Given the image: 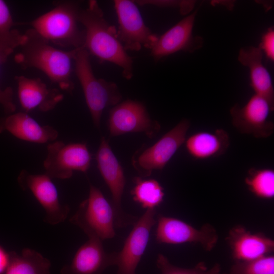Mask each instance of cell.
<instances>
[{
	"label": "cell",
	"instance_id": "6da1fadb",
	"mask_svg": "<svg viewBox=\"0 0 274 274\" xmlns=\"http://www.w3.org/2000/svg\"><path fill=\"white\" fill-rule=\"evenodd\" d=\"M79 22L84 27V47L101 61H108L122 69L123 77L133 76V60L118 37L117 29L105 18L97 2L89 1L88 6L81 9Z\"/></svg>",
	"mask_w": 274,
	"mask_h": 274
},
{
	"label": "cell",
	"instance_id": "7a4b0ae2",
	"mask_svg": "<svg viewBox=\"0 0 274 274\" xmlns=\"http://www.w3.org/2000/svg\"><path fill=\"white\" fill-rule=\"evenodd\" d=\"M24 33L26 40L15 56V61L23 68L41 71L61 89L72 92V62L77 48L65 51L56 48L31 28Z\"/></svg>",
	"mask_w": 274,
	"mask_h": 274
},
{
	"label": "cell",
	"instance_id": "3957f363",
	"mask_svg": "<svg viewBox=\"0 0 274 274\" xmlns=\"http://www.w3.org/2000/svg\"><path fill=\"white\" fill-rule=\"evenodd\" d=\"M81 8L76 1H63L54 3V8L33 20L19 24H28L40 36L62 47L73 49L84 46L85 31L78 26Z\"/></svg>",
	"mask_w": 274,
	"mask_h": 274
},
{
	"label": "cell",
	"instance_id": "277c9868",
	"mask_svg": "<svg viewBox=\"0 0 274 274\" xmlns=\"http://www.w3.org/2000/svg\"><path fill=\"white\" fill-rule=\"evenodd\" d=\"M84 47L77 48L74 61L75 73L82 86L94 125L99 128L104 109L121 102L122 95L117 84L95 77Z\"/></svg>",
	"mask_w": 274,
	"mask_h": 274
},
{
	"label": "cell",
	"instance_id": "5b68a950",
	"mask_svg": "<svg viewBox=\"0 0 274 274\" xmlns=\"http://www.w3.org/2000/svg\"><path fill=\"white\" fill-rule=\"evenodd\" d=\"M70 222L88 238L102 242L116 235L113 209L100 190L90 183L88 196L79 205Z\"/></svg>",
	"mask_w": 274,
	"mask_h": 274
},
{
	"label": "cell",
	"instance_id": "8992f818",
	"mask_svg": "<svg viewBox=\"0 0 274 274\" xmlns=\"http://www.w3.org/2000/svg\"><path fill=\"white\" fill-rule=\"evenodd\" d=\"M190 126V121L183 119L152 146L134 154L132 164L140 177H149L153 171L166 166L184 144Z\"/></svg>",
	"mask_w": 274,
	"mask_h": 274
},
{
	"label": "cell",
	"instance_id": "52a82bcc",
	"mask_svg": "<svg viewBox=\"0 0 274 274\" xmlns=\"http://www.w3.org/2000/svg\"><path fill=\"white\" fill-rule=\"evenodd\" d=\"M96 160L99 173L111 193L115 227L121 228L133 225L138 217L126 212L122 204L126 183L124 171L108 141L104 136L96 152Z\"/></svg>",
	"mask_w": 274,
	"mask_h": 274
},
{
	"label": "cell",
	"instance_id": "ba28073f",
	"mask_svg": "<svg viewBox=\"0 0 274 274\" xmlns=\"http://www.w3.org/2000/svg\"><path fill=\"white\" fill-rule=\"evenodd\" d=\"M47 151L43 165L51 178L68 179L75 171L86 173L90 166L91 156L84 143L55 141L48 144Z\"/></svg>",
	"mask_w": 274,
	"mask_h": 274
},
{
	"label": "cell",
	"instance_id": "9c48e42d",
	"mask_svg": "<svg viewBox=\"0 0 274 274\" xmlns=\"http://www.w3.org/2000/svg\"><path fill=\"white\" fill-rule=\"evenodd\" d=\"M114 4L118 22L117 35L125 50L150 49L158 35L146 25L134 1L115 0Z\"/></svg>",
	"mask_w": 274,
	"mask_h": 274
},
{
	"label": "cell",
	"instance_id": "30bf717a",
	"mask_svg": "<svg viewBox=\"0 0 274 274\" xmlns=\"http://www.w3.org/2000/svg\"><path fill=\"white\" fill-rule=\"evenodd\" d=\"M108 127L112 136L142 132L150 138L161 128L159 123L151 118L144 103L131 99L121 101L110 110Z\"/></svg>",
	"mask_w": 274,
	"mask_h": 274
},
{
	"label": "cell",
	"instance_id": "8fae6325",
	"mask_svg": "<svg viewBox=\"0 0 274 274\" xmlns=\"http://www.w3.org/2000/svg\"><path fill=\"white\" fill-rule=\"evenodd\" d=\"M46 174H33L25 169L20 173L17 181L23 190L29 191L44 209V221L51 225L63 222L70 212V207L61 203L57 189Z\"/></svg>",
	"mask_w": 274,
	"mask_h": 274
},
{
	"label": "cell",
	"instance_id": "7c38bea8",
	"mask_svg": "<svg viewBox=\"0 0 274 274\" xmlns=\"http://www.w3.org/2000/svg\"><path fill=\"white\" fill-rule=\"evenodd\" d=\"M273 110L263 97L254 94L243 106L235 104L230 109L231 122L241 133L267 138L274 132V123L269 119Z\"/></svg>",
	"mask_w": 274,
	"mask_h": 274
},
{
	"label": "cell",
	"instance_id": "4fadbf2b",
	"mask_svg": "<svg viewBox=\"0 0 274 274\" xmlns=\"http://www.w3.org/2000/svg\"><path fill=\"white\" fill-rule=\"evenodd\" d=\"M156 223L155 239L158 243H197L206 251H210L218 240L217 231L209 224L204 225L198 230L179 219L162 215L158 216Z\"/></svg>",
	"mask_w": 274,
	"mask_h": 274
},
{
	"label": "cell",
	"instance_id": "5bb4252c",
	"mask_svg": "<svg viewBox=\"0 0 274 274\" xmlns=\"http://www.w3.org/2000/svg\"><path fill=\"white\" fill-rule=\"evenodd\" d=\"M156 209H148L138 218L126 238L122 249L117 252V274H136V269L146 250L150 233L156 223Z\"/></svg>",
	"mask_w": 274,
	"mask_h": 274
},
{
	"label": "cell",
	"instance_id": "9a60e30c",
	"mask_svg": "<svg viewBox=\"0 0 274 274\" xmlns=\"http://www.w3.org/2000/svg\"><path fill=\"white\" fill-rule=\"evenodd\" d=\"M196 12L180 21L161 36L150 50V55L155 61L179 51L192 52L201 47L202 38L194 37L192 29Z\"/></svg>",
	"mask_w": 274,
	"mask_h": 274
},
{
	"label": "cell",
	"instance_id": "2e32d148",
	"mask_svg": "<svg viewBox=\"0 0 274 274\" xmlns=\"http://www.w3.org/2000/svg\"><path fill=\"white\" fill-rule=\"evenodd\" d=\"M117 252H107L102 242L88 238L76 251L70 263L64 265L60 274H104L115 265Z\"/></svg>",
	"mask_w": 274,
	"mask_h": 274
},
{
	"label": "cell",
	"instance_id": "e0dca14e",
	"mask_svg": "<svg viewBox=\"0 0 274 274\" xmlns=\"http://www.w3.org/2000/svg\"><path fill=\"white\" fill-rule=\"evenodd\" d=\"M15 79L20 105L26 113L35 109L48 112L63 99V95L58 89L48 88L40 78L20 76Z\"/></svg>",
	"mask_w": 274,
	"mask_h": 274
},
{
	"label": "cell",
	"instance_id": "ac0fdd59",
	"mask_svg": "<svg viewBox=\"0 0 274 274\" xmlns=\"http://www.w3.org/2000/svg\"><path fill=\"white\" fill-rule=\"evenodd\" d=\"M7 131L19 139L39 143L55 141L58 131L50 125H43L26 112H18L0 119V133Z\"/></svg>",
	"mask_w": 274,
	"mask_h": 274
},
{
	"label": "cell",
	"instance_id": "d6986e66",
	"mask_svg": "<svg viewBox=\"0 0 274 274\" xmlns=\"http://www.w3.org/2000/svg\"><path fill=\"white\" fill-rule=\"evenodd\" d=\"M227 242L235 261L251 260L271 253L273 241L260 233L253 234L241 226L229 231Z\"/></svg>",
	"mask_w": 274,
	"mask_h": 274
},
{
	"label": "cell",
	"instance_id": "ffe728a7",
	"mask_svg": "<svg viewBox=\"0 0 274 274\" xmlns=\"http://www.w3.org/2000/svg\"><path fill=\"white\" fill-rule=\"evenodd\" d=\"M263 53L259 47L242 48L238 60L250 71L251 86L255 94L264 98L274 109V90L270 76L262 63Z\"/></svg>",
	"mask_w": 274,
	"mask_h": 274
},
{
	"label": "cell",
	"instance_id": "44dd1931",
	"mask_svg": "<svg viewBox=\"0 0 274 274\" xmlns=\"http://www.w3.org/2000/svg\"><path fill=\"white\" fill-rule=\"evenodd\" d=\"M184 144L192 158L207 160L224 154L230 145V136L222 128L214 131H198L186 138Z\"/></svg>",
	"mask_w": 274,
	"mask_h": 274
},
{
	"label": "cell",
	"instance_id": "7402d4cb",
	"mask_svg": "<svg viewBox=\"0 0 274 274\" xmlns=\"http://www.w3.org/2000/svg\"><path fill=\"white\" fill-rule=\"evenodd\" d=\"M51 263L37 251L23 249L20 254L10 253V261L5 274H50Z\"/></svg>",
	"mask_w": 274,
	"mask_h": 274
},
{
	"label": "cell",
	"instance_id": "603a6c76",
	"mask_svg": "<svg viewBox=\"0 0 274 274\" xmlns=\"http://www.w3.org/2000/svg\"><path fill=\"white\" fill-rule=\"evenodd\" d=\"M15 23L7 4L0 0V62L5 63L8 57L26 40L25 33L14 29Z\"/></svg>",
	"mask_w": 274,
	"mask_h": 274
},
{
	"label": "cell",
	"instance_id": "cb8c5ba5",
	"mask_svg": "<svg viewBox=\"0 0 274 274\" xmlns=\"http://www.w3.org/2000/svg\"><path fill=\"white\" fill-rule=\"evenodd\" d=\"M134 186L131 191L133 200L146 210L156 209L163 201L164 192L160 184L155 179H134Z\"/></svg>",
	"mask_w": 274,
	"mask_h": 274
},
{
	"label": "cell",
	"instance_id": "d4e9b609",
	"mask_svg": "<svg viewBox=\"0 0 274 274\" xmlns=\"http://www.w3.org/2000/svg\"><path fill=\"white\" fill-rule=\"evenodd\" d=\"M248 189L256 196L269 199L274 196V170L271 168H250L245 179Z\"/></svg>",
	"mask_w": 274,
	"mask_h": 274
},
{
	"label": "cell",
	"instance_id": "484cf974",
	"mask_svg": "<svg viewBox=\"0 0 274 274\" xmlns=\"http://www.w3.org/2000/svg\"><path fill=\"white\" fill-rule=\"evenodd\" d=\"M230 274H274V257L267 255L251 260L235 261Z\"/></svg>",
	"mask_w": 274,
	"mask_h": 274
},
{
	"label": "cell",
	"instance_id": "4316f807",
	"mask_svg": "<svg viewBox=\"0 0 274 274\" xmlns=\"http://www.w3.org/2000/svg\"><path fill=\"white\" fill-rule=\"evenodd\" d=\"M156 265L161 274H220L219 264H215L208 269L203 262L197 263L192 268H184L173 265L166 256L159 254L156 259Z\"/></svg>",
	"mask_w": 274,
	"mask_h": 274
},
{
	"label": "cell",
	"instance_id": "83f0119b",
	"mask_svg": "<svg viewBox=\"0 0 274 274\" xmlns=\"http://www.w3.org/2000/svg\"><path fill=\"white\" fill-rule=\"evenodd\" d=\"M134 2L140 6L153 5L157 7H179L182 13H187L191 3L186 1L138 0Z\"/></svg>",
	"mask_w": 274,
	"mask_h": 274
},
{
	"label": "cell",
	"instance_id": "f1b7e54d",
	"mask_svg": "<svg viewBox=\"0 0 274 274\" xmlns=\"http://www.w3.org/2000/svg\"><path fill=\"white\" fill-rule=\"evenodd\" d=\"M259 48L270 60L274 59V30L270 28L264 34Z\"/></svg>",
	"mask_w": 274,
	"mask_h": 274
},
{
	"label": "cell",
	"instance_id": "f546056e",
	"mask_svg": "<svg viewBox=\"0 0 274 274\" xmlns=\"http://www.w3.org/2000/svg\"><path fill=\"white\" fill-rule=\"evenodd\" d=\"M0 104L7 114H12L15 111L16 106L13 101V92L11 87L2 89L0 86Z\"/></svg>",
	"mask_w": 274,
	"mask_h": 274
},
{
	"label": "cell",
	"instance_id": "4dcf8cb0",
	"mask_svg": "<svg viewBox=\"0 0 274 274\" xmlns=\"http://www.w3.org/2000/svg\"><path fill=\"white\" fill-rule=\"evenodd\" d=\"M10 261V254H8L0 246V274L5 272Z\"/></svg>",
	"mask_w": 274,
	"mask_h": 274
},
{
	"label": "cell",
	"instance_id": "1f68e13d",
	"mask_svg": "<svg viewBox=\"0 0 274 274\" xmlns=\"http://www.w3.org/2000/svg\"><path fill=\"white\" fill-rule=\"evenodd\" d=\"M224 274H226V273H224Z\"/></svg>",
	"mask_w": 274,
	"mask_h": 274
}]
</instances>
